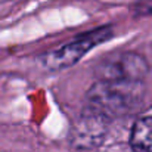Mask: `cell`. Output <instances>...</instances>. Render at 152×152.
I'll use <instances>...</instances> for the list:
<instances>
[{
	"label": "cell",
	"instance_id": "5",
	"mask_svg": "<svg viewBox=\"0 0 152 152\" xmlns=\"http://www.w3.org/2000/svg\"><path fill=\"white\" fill-rule=\"evenodd\" d=\"M130 145L134 152H152V117L140 118L134 123Z\"/></svg>",
	"mask_w": 152,
	"mask_h": 152
},
{
	"label": "cell",
	"instance_id": "3",
	"mask_svg": "<svg viewBox=\"0 0 152 152\" xmlns=\"http://www.w3.org/2000/svg\"><path fill=\"white\" fill-rule=\"evenodd\" d=\"M111 34H112V30L109 27H103V28L93 30L87 34L78 36V39H75L69 45L45 55L43 65L48 69H56V71L68 68V66L74 65L80 58H83L92 48L108 40L111 37Z\"/></svg>",
	"mask_w": 152,
	"mask_h": 152
},
{
	"label": "cell",
	"instance_id": "1",
	"mask_svg": "<svg viewBox=\"0 0 152 152\" xmlns=\"http://www.w3.org/2000/svg\"><path fill=\"white\" fill-rule=\"evenodd\" d=\"M142 81L99 80L87 92V108L106 120L134 112L143 102Z\"/></svg>",
	"mask_w": 152,
	"mask_h": 152
},
{
	"label": "cell",
	"instance_id": "4",
	"mask_svg": "<svg viewBox=\"0 0 152 152\" xmlns=\"http://www.w3.org/2000/svg\"><path fill=\"white\" fill-rule=\"evenodd\" d=\"M106 123V118L87 108L86 112L81 115L77 127L72 130V145H75L77 148H92L98 145L103 139Z\"/></svg>",
	"mask_w": 152,
	"mask_h": 152
},
{
	"label": "cell",
	"instance_id": "2",
	"mask_svg": "<svg viewBox=\"0 0 152 152\" xmlns=\"http://www.w3.org/2000/svg\"><path fill=\"white\" fill-rule=\"evenodd\" d=\"M149 71L146 59L133 52L112 53L103 58L96 66L101 80L142 81Z\"/></svg>",
	"mask_w": 152,
	"mask_h": 152
}]
</instances>
